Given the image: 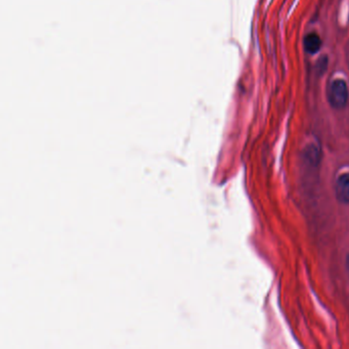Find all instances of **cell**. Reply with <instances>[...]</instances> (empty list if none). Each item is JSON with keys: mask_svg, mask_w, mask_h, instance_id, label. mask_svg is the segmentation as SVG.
Here are the masks:
<instances>
[{"mask_svg": "<svg viewBox=\"0 0 349 349\" xmlns=\"http://www.w3.org/2000/svg\"><path fill=\"white\" fill-rule=\"evenodd\" d=\"M348 87L343 79H333L327 88V99L334 109H343L348 102Z\"/></svg>", "mask_w": 349, "mask_h": 349, "instance_id": "1", "label": "cell"}, {"mask_svg": "<svg viewBox=\"0 0 349 349\" xmlns=\"http://www.w3.org/2000/svg\"><path fill=\"white\" fill-rule=\"evenodd\" d=\"M336 197L342 204H349V172L341 174L336 181Z\"/></svg>", "mask_w": 349, "mask_h": 349, "instance_id": "2", "label": "cell"}, {"mask_svg": "<svg viewBox=\"0 0 349 349\" xmlns=\"http://www.w3.org/2000/svg\"><path fill=\"white\" fill-rule=\"evenodd\" d=\"M323 42L321 37L319 36V34L312 32L310 34H307L304 39H303V46L306 52L311 53V54H315L317 52L320 51V49L322 48Z\"/></svg>", "mask_w": 349, "mask_h": 349, "instance_id": "3", "label": "cell"}, {"mask_svg": "<svg viewBox=\"0 0 349 349\" xmlns=\"http://www.w3.org/2000/svg\"><path fill=\"white\" fill-rule=\"evenodd\" d=\"M304 157H305V160L312 166H317L320 163L321 157H322L320 147L317 143L309 145L304 150Z\"/></svg>", "mask_w": 349, "mask_h": 349, "instance_id": "4", "label": "cell"}]
</instances>
